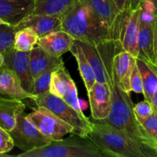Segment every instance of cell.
Returning a JSON list of instances; mask_svg holds the SVG:
<instances>
[{
    "instance_id": "6da1fadb",
    "label": "cell",
    "mask_w": 157,
    "mask_h": 157,
    "mask_svg": "<svg viewBox=\"0 0 157 157\" xmlns=\"http://www.w3.org/2000/svg\"><path fill=\"white\" fill-rule=\"evenodd\" d=\"M118 33L109 41L95 45L104 66L106 82L110 90L111 107L106 119L94 122L107 124L125 134L132 141L142 147L150 156H157V143L148 134L133 113L134 104L130 94L121 88L117 84L113 67V56L116 49Z\"/></svg>"
},
{
    "instance_id": "7a4b0ae2",
    "label": "cell",
    "mask_w": 157,
    "mask_h": 157,
    "mask_svg": "<svg viewBox=\"0 0 157 157\" xmlns=\"http://www.w3.org/2000/svg\"><path fill=\"white\" fill-rule=\"evenodd\" d=\"M61 29L75 40L98 45L116 36L117 22L116 18L113 28H110L92 10L87 0H76L61 15Z\"/></svg>"
},
{
    "instance_id": "3957f363",
    "label": "cell",
    "mask_w": 157,
    "mask_h": 157,
    "mask_svg": "<svg viewBox=\"0 0 157 157\" xmlns=\"http://www.w3.org/2000/svg\"><path fill=\"white\" fill-rule=\"evenodd\" d=\"M87 137L104 157H150L142 147L109 124L92 122Z\"/></svg>"
},
{
    "instance_id": "277c9868",
    "label": "cell",
    "mask_w": 157,
    "mask_h": 157,
    "mask_svg": "<svg viewBox=\"0 0 157 157\" xmlns=\"http://www.w3.org/2000/svg\"><path fill=\"white\" fill-rule=\"evenodd\" d=\"M20 157H104L87 137L72 134L67 139L52 140L47 145L22 152Z\"/></svg>"
},
{
    "instance_id": "5b68a950",
    "label": "cell",
    "mask_w": 157,
    "mask_h": 157,
    "mask_svg": "<svg viewBox=\"0 0 157 157\" xmlns=\"http://www.w3.org/2000/svg\"><path fill=\"white\" fill-rule=\"evenodd\" d=\"M28 105L32 108L35 107H44L52 112L55 116L67 124L73 129L72 134L87 137L91 130V121L84 114L69 105L64 100L48 91L36 97Z\"/></svg>"
},
{
    "instance_id": "8992f818",
    "label": "cell",
    "mask_w": 157,
    "mask_h": 157,
    "mask_svg": "<svg viewBox=\"0 0 157 157\" xmlns=\"http://www.w3.org/2000/svg\"><path fill=\"white\" fill-rule=\"evenodd\" d=\"M32 109L33 111L26 114V119L51 140H59L67 134H72L73 129L45 107H35Z\"/></svg>"
},
{
    "instance_id": "52a82bcc",
    "label": "cell",
    "mask_w": 157,
    "mask_h": 157,
    "mask_svg": "<svg viewBox=\"0 0 157 157\" xmlns=\"http://www.w3.org/2000/svg\"><path fill=\"white\" fill-rule=\"evenodd\" d=\"M140 7L135 11L126 9L117 16L118 40L122 48L134 58H138Z\"/></svg>"
},
{
    "instance_id": "ba28073f",
    "label": "cell",
    "mask_w": 157,
    "mask_h": 157,
    "mask_svg": "<svg viewBox=\"0 0 157 157\" xmlns=\"http://www.w3.org/2000/svg\"><path fill=\"white\" fill-rule=\"evenodd\" d=\"M9 133L13 140L15 147L23 152L45 146L52 141L26 119V114L24 112L18 115L16 124Z\"/></svg>"
},
{
    "instance_id": "9c48e42d",
    "label": "cell",
    "mask_w": 157,
    "mask_h": 157,
    "mask_svg": "<svg viewBox=\"0 0 157 157\" xmlns=\"http://www.w3.org/2000/svg\"><path fill=\"white\" fill-rule=\"evenodd\" d=\"M49 91L64 100L75 109L82 111L76 84L64 65L58 67L52 72Z\"/></svg>"
},
{
    "instance_id": "30bf717a",
    "label": "cell",
    "mask_w": 157,
    "mask_h": 157,
    "mask_svg": "<svg viewBox=\"0 0 157 157\" xmlns=\"http://www.w3.org/2000/svg\"><path fill=\"white\" fill-rule=\"evenodd\" d=\"M4 65L18 76L21 86L26 91H33L34 80L29 67V52H19L13 47L3 52Z\"/></svg>"
},
{
    "instance_id": "8fae6325",
    "label": "cell",
    "mask_w": 157,
    "mask_h": 157,
    "mask_svg": "<svg viewBox=\"0 0 157 157\" xmlns=\"http://www.w3.org/2000/svg\"><path fill=\"white\" fill-rule=\"evenodd\" d=\"M136 64V58L122 48L117 39L113 56V67L118 85L123 90L130 94V77Z\"/></svg>"
},
{
    "instance_id": "7c38bea8",
    "label": "cell",
    "mask_w": 157,
    "mask_h": 157,
    "mask_svg": "<svg viewBox=\"0 0 157 157\" xmlns=\"http://www.w3.org/2000/svg\"><path fill=\"white\" fill-rule=\"evenodd\" d=\"M93 120L103 121L108 117L111 107L110 90L107 83L96 81L87 92Z\"/></svg>"
},
{
    "instance_id": "4fadbf2b",
    "label": "cell",
    "mask_w": 157,
    "mask_h": 157,
    "mask_svg": "<svg viewBox=\"0 0 157 157\" xmlns=\"http://www.w3.org/2000/svg\"><path fill=\"white\" fill-rule=\"evenodd\" d=\"M36 0H0V18L16 26L33 12Z\"/></svg>"
},
{
    "instance_id": "5bb4252c",
    "label": "cell",
    "mask_w": 157,
    "mask_h": 157,
    "mask_svg": "<svg viewBox=\"0 0 157 157\" xmlns=\"http://www.w3.org/2000/svg\"><path fill=\"white\" fill-rule=\"evenodd\" d=\"M0 97L19 101L34 100L36 98L26 91L21 86L18 75L5 66L0 68Z\"/></svg>"
},
{
    "instance_id": "9a60e30c",
    "label": "cell",
    "mask_w": 157,
    "mask_h": 157,
    "mask_svg": "<svg viewBox=\"0 0 157 157\" xmlns=\"http://www.w3.org/2000/svg\"><path fill=\"white\" fill-rule=\"evenodd\" d=\"M15 27L16 30L23 28H30L38 37H42L52 32L62 30L61 15L31 14Z\"/></svg>"
},
{
    "instance_id": "2e32d148",
    "label": "cell",
    "mask_w": 157,
    "mask_h": 157,
    "mask_svg": "<svg viewBox=\"0 0 157 157\" xmlns=\"http://www.w3.org/2000/svg\"><path fill=\"white\" fill-rule=\"evenodd\" d=\"M155 19L149 20L141 17L140 18L138 58L157 67L154 52Z\"/></svg>"
},
{
    "instance_id": "e0dca14e",
    "label": "cell",
    "mask_w": 157,
    "mask_h": 157,
    "mask_svg": "<svg viewBox=\"0 0 157 157\" xmlns=\"http://www.w3.org/2000/svg\"><path fill=\"white\" fill-rule=\"evenodd\" d=\"M75 38L64 30L52 32L44 36L39 37L37 44L40 48L56 58L70 52Z\"/></svg>"
},
{
    "instance_id": "ac0fdd59",
    "label": "cell",
    "mask_w": 157,
    "mask_h": 157,
    "mask_svg": "<svg viewBox=\"0 0 157 157\" xmlns=\"http://www.w3.org/2000/svg\"><path fill=\"white\" fill-rule=\"evenodd\" d=\"M63 65L64 64L61 57L52 56L39 46L34 47L29 52V67L34 81L46 71Z\"/></svg>"
},
{
    "instance_id": "d6986e66",
    "label": "cell",
    "mask_w": 157,
    "mask_h": 157,
    "mask_svg": "<svg viewBox=\"0 0 157 157\" xmlns=\"http://www.w3.org/2000/svg\"><path fill=\"white\" fill-rule=\"evenodd\" d=\"M23 101L0 97V127L10 132L16 124L17 117L25 110Z\"/></svg>"
},
{
    "instance_id": "ffe728a7",
    "label": "cell",
    "mask_w": 157,
    "mask_h": 157,
    "mask_svg": "<svg viewBox=\"0 0 157 157\" xmlns=\"http://www.w3.org/2000/svg\"><path fill=\"white\" fill-rule=\"evenodd\" d=\"M136 63L142 78L144 98L151 103L152 97L157 87V67L140 58H136Z\"/></svg>"
},
{
    "instance_id": "44dd1931",
    "label": "cell",
    "mask_w": 157,
    "mask_h": 157,
    "mask_svg": "<svg viewBox=\"0 0 157 157\" xmlns=\"http://www.w3.org/2000/svg\"><path fill=\"white\" fill-rule=\"evenodd\" d=\"M70 52H71L74 57L76 58L80 75H81L83 82L85 85L87 92H88L92 87V86L94 85V84L96 82V78H95V75L93 68H92L89 61L87 60L85 54L83 52L82 48L76 40H75V41H74V44L71 48Z\"/></svg>"
},
{
    "instance_id": "7402d4cb",
    "label": "cell",
    "mask_w": 157,
    "mask_h": 157,
    "mask_svg": "<svg viewBox=\"0 0 157 157\" xmlns=\"http://www.w3.org/2000/svg\"><path fill=\"white\" fill-rule=\"evenodd\" d=\"M96 15L110 28H113L120 14L114 0H87Z\"/></svg>"
},
{
    "instance_id": "603a6c76",
    "label": "cell",
    "mask_w": 157,
    "mask_h": 157,
    "mask_svg": "<svg viewBox=\"0 0 157 157\" xmlns=\"http://www.w3.org/2000/svg\"><path fill=\"white\" fill-rule=\"evenodd\" d=\"M76 0H36L32 14L35 15H62Z\"/></svg>"
},
{
    "instance_id": "cb8c5ba5",
    "label": "cell",
    "mask_w": 157,
    "mask_h": 157,
    "mask_svg": "<svg viewBox=\"0 0 157 157\" xmlns=\"http://www.w3.org/2000/svg\"><path fill=\"white\" fill-rule=\"evenodd\" d=\"M76 41H78V44L81 47L83 52L85 54L87 60L89 61L92 68H93L96 81L100 83H107L106 82V76L105 74H104V66H103L101 56H100V54L96 46L90 45V44L81 42L78 40H76Z\"/></svg>"
},
{
    "instance_id": "d4e9b609",
    "label": "cell",
    "mask_w": 157,
    "mask_h": 157,
    "mask_svg": "<svg viewBox=\"0 0 157 157\" xmlns=\"http://www.w3.org/2000/svg\"><path fill=\"white\" fill-rule=\"evenodd\" d=\"M38 35L30 28L16 30L14 38L13 48L19 52H30L37 44Z\"/></svg>"
},
{
    "instance_id": "484cf974",
    "label": "cell",
    "mask_w": 157,
    "mask_h": 157,
    "mask_svg": "<svg viewBox=\"0 0 157 157\" xmlns=\"http://www.w3.org/2000/svg\"><path fill=\"white\" fill-rule=\"evenodd\" d=\"M15 27L10 25H0V52H4L13 47Z\"/></svg>"
},
{
    "instance_id": "4316f807",
    "label": "cell",
    "mask_w": 157,
    "mask_h": 157,
    "mask_svg": "<svg viewBox=\"0 0 157 157\" xmlns=\"http://www.w3.org/2000/svg\"><path fill=\"white\" fill-rule=\"evenodd\" d=\"M58 68V67H57ZM56 69V68H55ZM55 69H51L44 71L41 75L38 77L34 81L33 91L32 94L35 97L43 94L46 92L49 91L51 84V78H52V74Z\"/></svg>"
},
{
    "instance_id": "83f0119b",
    "label": "cell",
    "mask_w": 157,
    "mask_h": 157,
    "mask_svg": "<svg viewBox=\"0 0 157 157\" xmlns=\"http://www.w3.org/2000/svg\"><path fill=\"white\" fill-rule=\"evenodd\" d=\"M153 112V107L151 103L147 101H141L133 106V113L136 120L140 124L144 122L147 118H148Z\"/></svg>"
},
{
    "instance_id": "f1b7e54d",
    "label": "cell",
    "mask_w": 157,
    "mask_h": 157,
    "mask_svg": "<svg viewBox=\"0 0 157 157\" xmlns=\"http://www.w3.org/2000/svg\"><path fill=\"white\" fill-rule=\"evenodd\" d=\"M141 124L152 139L157 143V111L154 108L153 113Z\"/></svg>"
},
{
    "instance_id": "f546056e",
    "label": "cell",
    "mask_w": 157,
    "mask_h": 157,
    "mask_svg": "<svg viewBox=\"0 0 157 157\" xmlns=\"http://www.w3.org/2000/svg\"><path fill=\"white\" fill-rule=\"evenodd\" d=\"M14 147L13 140L9 132L0 127V155L11 151Z\"/></svg>"
},
{
    "instance_id": "4dcf8cb0",
    "label": "cell",
    "mask_w": 157,
    "mask_h": 157,
    "mask_svg": "<svg viewBox=\"0 0 157 157\" xmlns=\"http://www.w3.org/2000/svg\"><path fill=\"white\" fill-rule=\"evenodd\" d=\"M130 88H131V91L135 92L136 94L144 93L142 78H141L140 72L136 65V63L135 64L131 77H130Z\"/></svg>"
},
{
    "instance_id": "1f68e13d",
    "label": "cell",
    "mask_w": 157,
    "mask_h": 157,
    "mask_svg": "<svg viewBox=\"0 0 157 157\" xmlns=\"http://www.w3.org/2000/svg\"><path fill=\"white\" fill-rule=\"evenodd\" d=\"M144 0H127V9L130 11H135L140 7Z\"/></svg>"
},
{
    "instance_id": "d6a6232c",
    "label": "cell",
    "mask_w": 157,
    "mask_h": 157,
    "mask_svg": "<svg viewBox=\"0 0 157 157\" xmlns=\"http://www.w3.org/2000/svg\"><path fill=\"white\" fill-rule=\"evenodd\" d=\"M115 4L117 8L120 12H123L127 9V0H114Z\"/></svg>"
},
{
    "instance_id": "836d02e7",
    "label": "cell",
    "mask_w": 157,
    "mask_h": 157,
    "mask_svg": "<svg viewBox=\"0 0 157 157\" xmlns=\"http://www.w3.org/2000/svg\"><path fill=\"white\" fill-rule=\"evenodd\" d=\"M154 52H155V58L157 64V16H156L155 19V29H154Z\"/></svg>"
},
{
    "instance_id": "e575fe53",
    "label": "cell",
    "mask_w": 157,
    "mask_h": 157,
    "mask_svg": "<svg viewBox=\"0 0 157 157\" xmlns=\"http://www.w3.org/2000/svg\"><path fill=\"white\" fill-rule=\"evenodd\" d=\"M151 104L153 105V108L157 111V87L156 89V90L154 91L153 93V97H152V101H151Z\"/></svg>"
},
{
    "instance_id": "d590c367",
    "label": "cell",
    "mask_w": 157,
    "mask_h": 157,
    "mask_svg": "<svg viewBox=\"0 0 157 157\" xmlns=\"http://www.w3.org/2000/svg\"><path fill=\"white\" fill-rule=\"evenodd\" d=\"M4 65V55L2 52H0V68Z\"/></svg>"
},
{
    "instance_id": "8d00e7d4",
    "label": "cell",
    "mask_w": 157,
    "mask_h": 157,
    "mask_svg": "<svg viewBox=\"0 0 157 157\" xmlns=\"http://www.w3.org/2000/svg\"><path fill=\"white\" fill-rule=\"evenodd\" d=\"M155 4V7H156V15L157 16V0H153Z\"/></svg>"
},
{
    "instance_id": "74e56055",
    "label": "cell",
    "mask_w": 157,
    "mask_h": 157,
    "mask_svg": "<svg viewBox=\"0 0 157 157\" xmlns=\"http://www.w3.org/2000/svg\"><path fill=\"white\" fill-rule=\"evenodd\" d=\"M9 25V24H7V23L6 22V21H3L2 19V18H0V25Z\"/></svg>"
}]
</instances>
